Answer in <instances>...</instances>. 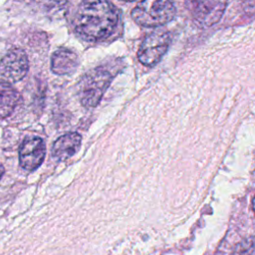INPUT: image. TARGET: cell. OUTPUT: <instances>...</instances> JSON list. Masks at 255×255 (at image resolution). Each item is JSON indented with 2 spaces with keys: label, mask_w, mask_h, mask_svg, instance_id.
<instances>
[{
  "label": "cell",
  "mask_w": 255,
  "mask_h": 255,
  "mask_svg": "<svg viewBox=\"0 0 255 255\" xmlns=\"http://www.w3.org/2000/svg\"><path fill=\"white\" fill-rule=\"evenodd\" d=\"M79 66L78 56L71 50L61 48L55 51L51 58V70L56 75H68Z\"/></svg>",
  "instance_id": "9c48e42d"
},
{
  "label": "cell",
  "mask_w": 255,
  "mask_h": 255,
  "mask_svg": "<svg viewBox=\"0 0 255 255\" xmlns=\"http://www.w3.org/2000/svg\"><path fill=\"white\" fill-rule=\"evenodd\" d=\"M45 155L44 140L39 136L27 137L23 140L19 149V162L24 169L33 171L42 164Z\"/></svg>",
  "instance_id": "52a82bcc"
},
{
  "label": "cell",
  "mask_w": 255,
  "mask_h": 255,
  "mask_svg": "<svg viewBox=\"0 0 255 255\" xmlns=\"http://www.w3.org/2000/svg\"><path fill=\"white\" fill-rule=\"evenodd\" d=\"M82 137L78 132H68L56 139L52 146V155L60 161L67 160L78 152Z\"/></svg>",
  "instance_id": "ba28073f"
},
{
  "label": "cell",
  "mask_w": 255,
  "mask_h": 255,
  "mask_svg": "<svg viewBox=\"0 0 255 255\" xmlns=\"http://www.w3.org/2000/svg\"><path fill=\"white\" fill-rule=\"evenodd\" d=\"M119 22V11L109 0H83L74 20L76 32L89 41L108 38Z\"/></svg>",
  "instance_id": "6da1fadb"
},
{
  "label": "cell",
  "mask_w": 255,
  "mask_h": 255,
  "mask_svg": "<svg viewBox=\"0 0 255 255\" xmlns=\"http://www.w3.org/2000/svg\"><path fill=\"white\" fill-rule=\"evenodd\" d=\"M3 173H4V167H3L2 164L0 163V178H1V176L3 175Z\"/></svg>",
  "instance_id": "7c38bea8"
},
{
  "label": "cell",
  "mask_w": 255,
  "mask_h": 255,
  "mask_svg": "<svg viewBox=\"0 0 255 255\" xmlns=\"http://www.w3.org/2000/svg\"><path fill=\"white\" fill-rule=\"evenodd\" d=\"M29 61L24 50H9L0 60V82L13 84L21 81L28 73Z\"/></svg>",
  "instance_id": "8992f818"
},
{
  "label": "cell",
  "mask_w": 255,
  "mask_h": 255,
  "mask_svg": "<svg viewBox=\"0 0 255 255\" xmlns=\"http://www.w3.org/2000/svg\"><path fill=\"white\" fill-rule=\"evenodd\" d=\"M252 243V241L249 244H244L243 246L239 247V250L237 251V255H253V246H251L248 250L249 245Z\"/></svg>",
  "instance_id": "8fae6325"
},
{
  "label": "cell",
  "mask_w": 255,
  "mask_h": 255,
  "mask_svg": "<svg viewBox=\"0 0 255 255\" xmlns=\"http://www.w3.org/2000/svg\"><path fill=\"white\" fill-rule=\"evenodd\" d=\"M123 1H134V0H123Z\"/></svg>",
  "instance_id": "4fadbf2b"
},
{
  "label": "cell",
  "mask_w": 255,
  "mask_h": 255,
  "mask_svg": "<svg viewBox=\"0 0 255 255\" xmlns=\"http://www.w3.org/2000/svg\"><path fill=\"white\" fill-rule=\"evenodd\" d=\"M170 43L169 34L165 31H155L147 35L141 42L137 58L139 62L147 67L157 64L166 53Z\"/></svg>",
  "instance_id": "5b68a950"
},
{
  "label": "cell",
  "mask_w": 255,
  "mask_h": 255,
  "mask_svg": "<svg viewBox=\"0 0 255 255\" xmlns=\"http://www.w3.org/2000/svg\"><path fill=\"white\" fill-rule=\"evenodd\" d=\"M20 102V95L10 84L0 82V119L12 114Z\"/></svg>",
  "instance_id": "30bf717a"
},
{
  "label": "cell",
  "mask_w": 255,
  "mask_h": 255,
  "mask_svg": "<svg viewBox=\"0 0 255 255\" xmlns=\"http://www.w3.org/2000/svg\"><path fill=\"white\" fill-rule=\"evenodd\" d=\"M227 3L228 0H185V7L193 21L206 28L221 19Z\"/></svg>",
  "instance_id": "277c9868"
},
{
  "label": "cell",
  "mask_w": 255,
  "mask_h": 255,
  "mask_svg": "<svg viewBox=\"0 0 255 255\" xmlns=\"http://www.w3.org/2000/svg\"><path fill=\"white\" fill-rule=\"evenodd\" d=\"M175 16L172 0H141L131 11L132 19L143 27H157L170 22Z\"/></svg>",
  "instance_id": "3957f363"
},
{
  "label": "cell",
  "mask_w": 255,
  "mask_h": 255,
  "mask_svg": "<svg viewBox=\"0 0 255 255\" xmlns=\"http://www.w3.org/2000/svg\"><path fill=\"white\" fill-rule=\"evenodd\" d=\"M113 79L110 70L104 66L86 73L78 84V96L86 108L96 107L102 100Z\"/></svg>",
  "instance_id": "7a4b0ae2"
}]
</instances>
